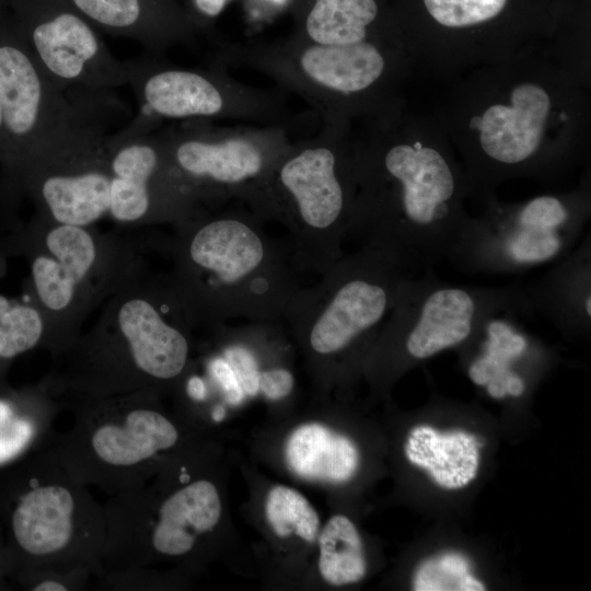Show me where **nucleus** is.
<instances>
[{
    "instance_id": "1",
    "label": "nucleus",
    "mask_w": 591,
    "mask_h": 591,
    "mask_svg": "<svg viewBox=\"0 0 591 591\" xmlns=\"http://www.w3.org/2000/svg\"><path fill=\"white\" fill-rule=\"evenodd\" d=\"M211 442L141 484L106 496L105 542L94 580L112 590L186 578L224 545L225 493Z\"/></svg>"
},
{
    "instance_id": "2",
    "label": "nucleus",
    "mask_w": 591,
    "mask_h": 591,
    "mask_svg": "<svg viewBox=\"0 0 591 591\" xmlns=\"http://www.w3.org/2000/svg\"><path fill=\"white\" fill-rule=\"evenodd\" d=\"M197 325L170 277H138L113 294L86 333L56 358L54 395L172 396L194 364Z\"/></svg>"
},
{
    "instance_id": "3",
    "label": "nucleus",
    "mask_w": 591,
    "mask_h": 591,
    "mask_svg": "<svg viewBox=\"0 0 591 591\" xmlns=\"http://www.w3.org/2000/svg\"><path fill=\"white\" fill-rule=\"evenodd\" d=\"M175 225L170 278L197 327L282 322L304 286L286 237L239 216L195 212Z\"/></svg>"
},
{
    "instance_id": "4",
    "label": "nucleus",
    "mask_w": 591,
    "mask_h": 591,
    "mask_svg": "<svg viewBox=\"0 0 591 591\" xmlns=\"http://www.w3.org/2000/svg\"><path fill=\"white\" fill-rule=\"evenodd\" d=\"M56 396L60 409L44 445L74 482L105 496L212 442L207 429L169 409L157 393Z\"/></svg>"
},
{
    "instance_id": "5",
    "label": "nucleus",
    "mask_w": 591,
    "mask_h": 591,
    "mask_svg": "<svg viewBox=\"0 0 591 591\" xmlns=\"http://www.w3.org/2000/svg\"><path fill=\"white\" fill-rule=\"evenodd\" d=\"M407 275L361 245L292 298L282 322L318 396L341 385L367 359Z\"/></svg>"
},
{
    "instance_id": "6",
    "label": "nucleus",
    "mask_w": 591,
    "mask_h": 591,
    "mask_svg": "<svg viewBox=\"0 0 591 591\" xmlns=\"http://www.w3.org/2000/svg\"><path fill=\"white\" fill-rule=\"evenodd\" d=\"M391 188L370 187L352 207L348 236L412 275L447 260L470 219L443 154L420 143L392 147L382 160Z\"/></svg>"
},
{
    "instance_id": "7",
    "label": "nucleus",
    "mask_w": 591,
    "mask_h": 591,
    "mask_svg": "<svg viewBox=\"0 0 591 591\" xmlns=\"http://www.w3.org/2000/svg\"><path fill=\"white\" fill-rule=\"evenodd\" d=\"M141 276L127 243L92 227L53 222L42 216L31 258L34 305L44 325V347L54 357L81 333L86 315Z\"/></svg>"
},
{
    "instance_id": "8",
    "label": "nucleus",
    "mask_w": 591,
    "mask_h": 591,
    "mask_svg": "<svg viewBox=\"0 0 591 591\" xmlns=\"http://www.w3.org/2000/svg\"><path fill=\"white\" fill-rule=\"evenodd\" d=\"M9 528L31 571H85L94 579L100 570L106 534L103 505L45 445L32 453Z\"/></svg>"
},
{
    "instance_id": "9",
    "label": "nucleus",
    "mask_w": 591,
    "mask_h": 591,
    "mask_svg": "<svg viewBox=\"0 0 591 591\" xmlns=\"http://www.w3.org/2000/svg\"><path fill=\"white\" fill-rule=\"evenodd\" d=\"M530 310L523 288L453 285L432 269L407 275L366 362L375 378L397 362L418 361L463 346L489 316Z\"/></svg>"
},
{
    "instance_id": "10",
    "label": "nucleus",
    "mask_w": 591,
    "mask_h": 591,
    "mask_svg": "<svg viewBox=\"0 0 591 591\" xmlns=\"http://www.w3.org/2000/svg\"><path fill=\"white\" fill-rule=\"evenodd\" d=\"M580 197L544 195L468 219L448 260L468 274H515L556 263L578 244L588 219Z\"/></svg>"
},
{
    "instance_id": "11",
    "label": "nucleus",
    "mask_w": 591,
    "mask_h": 591,
    "mask_svg": "<svg viewBox=\"0 0 591 591\" xmlns=\"http://www.w3.org/2000/svg\"><path fill=\"white\" fill-rule=\"evenodd\" d=\"M101 96H68L56 89L32 56L14 23L0 16V102L12 174L46 147L96 124Z\"/></svg>"
},
{
    "instance_id": "12",
    "label": "nucleus",
    "mask_w": 591,
    "mask_h": 591,
    "mask_svg": "<svg viewBox=\"0 0 591 591\" xmlns=\"http://www.w3.org/2000/svg\"><path fill=\"white\" fill-rule=\"evenodd\" d=\"M277 181L290 205L277 215L303 274L322 275L344 256L352 206L327 148L305 149L285 161Z\"/></svg>"
},
{
    "instance_id": "13",
    "label": "nucleus",
    "mask_w": 591,
    "mask_h": 591,
    "mask_svg": "<svg viewBox=\"0 0 591 591\" xmlns=\"http://www.w3.org/2000/svg\"><path fill=\"white\" fill-rule=\"evenodd\" d=\"M102 125L81 128L46 147L15 175L56 223L92 227L109 209L111 173Z\"/></svg>"
},
{
    "instance_id": "14",
    "label": "nucleus",
    "mask_w": 591,
    "mask_h": 591,
    "mask_svg": "<svg viewBox=\"0 0 591 591\" xmlns=\"http://www.w3.org/2000/svg\"><path fill=\"white\" fill-rule=\"evenodd\" d=\"M13 23L39 68L66 95H103L128 84V63L118 60L77 13L20 15Z\"/></svg>"
},
{
    "instance_id": "15",
    "label": "nucleus",
    "mask_w": 591,
    "mask_h": 591,
    "mask_svg": "<svg viewBox=\"0 0 591 591\" xmlns=\"http://www.w3.org/2000/svg\"><path fill=\"white\" fill-rule=\"evenodd\" d=\"M111 173L108 216L119 224H174L196 211L192 197L157 144L135 125L107 138Z\"/></svg>"
},
{
    "instance_id": "16",
    "label": "nucleus",
    "mask_w": 591,
    "mask_h": 591,
    "mask_svg": "<svg viewBox=\"0 0 591 591\" xmlns=\"http://www.w3.org/2000/svg\"><path fill=\"white\" fill-rule=\"evenodd\" d=\"M281 323L222 325L211 331L212 354L230 368L245 397L285 403L293 394L292 340Z\"/></svg>"
},
{
    "instance_id": "17",
    "label": "nucleus",
    "mask_w": 591,
    "mask_h": 591,
    "mask_svg": "<svg viewBox=\"0 0 591 591\" xmlns=\"http://www.w3.org/2000/svg\"><path fill=\"white\" fill-rule=\"evenodd\" d=\"M275 445V459L290 477L323 489L348 483L360 467L357 444L324 419V409L290 421Z\"/></svg>"
},
{
    "instance_id": "18",
    "label": "nucleus",
    "mask_w": 591,
    "mask_h": 591,
    "mask_svg": "<svg viewBox=\"0 0 591 591\" xmlns=\"http://www.w3.org/2000/svg\"><path fill=\"white\" fill-rule=\"evenodd\" d=\"M530 310L538 312L566 336L590 333L591 234L584 233L564 258L523 288Z\"/></svg>"
},
{
    "instance_id": "19",
    "label": "nucleus",
    "mask_w": 591,
    "mask_h": 591,
    "mask_svg": "<svg viewBox=\"0 0 591 591\" xmlns=\"http://www.w3.org/2000/svg\"><path fill=\"white\" fill-rule=\"evenodd\" d=\"M551 109L546 91L522 83L511 93V105L488 107L479 119V143L490 161L505 166L528 162L537 152Z\"/></svg>"
},
{
    "instance_id": "20",
    "label": "nucleus",
    "mask_w": 591,
    "mask_h": 591,
    "mask_svg": "<svg viewBox=\"0 0 591 591\" xmlns=\"http://www.w3.org/2000/svg\"><path fill=\"white\" fill-rule=\"evenodd\" d=\"M256 514L263 534L283 565L303 566L313 556L323 522L300 490L286 484H269L260 491Z\"/></svg>"
},
{
    "instance_id": "21",
    "label": "nucleus",
    "mask_w": 591,
    "mask_h": 591,
    "mask_svg": "<svg viewBox=\"0 0 591 591\" xmlns=\"http://www.w3.org/2000/svg\"><path fill=\"white\" fill-rule=\"evenodd\" d=\"M127 63L128 84L152 113L185 118L210 116L222 109L219 90L201 74L173 69L148 72L137 61Z\"/></svg>"
},
{
    "instance_id": "22",
    "label": "nucleus",
    "mask_w": 591,
    "mask_h": 591,
    "mask_svg": "<svg viewBox=\"0 0 591 591\" xmlns=\"http://www.w3.org/2000/svg\"><path fill=\"white\" fill-rule=\"evenodd\" d=\"M170 164L182 182L239 185L264 170L262 152L242 139L209 142L200 139L181 141L170 153Z\"/></svg>"
},
{
    "instance_id": "23",
    "label": "nucleus",
    "mask_w": 591,
    "mask_h": 591,
    "mask_svg": "<svg viewBox=\"0 0 591 591\" xmlns=\"http://www.w3.org/2000/svg\"><path fill=\"white\" fill-rule=\"evenodd\" d=\"M305 73L320 84L344 93L371 85L384 69V59L371 44L316 45L301 58Z\"/></svg>"
},
{
    "instance_id": "24",
    "label": "nucleus",
    "mask_w": 591,
    "mask_h": 591,
    "mask_svg": "<svg viewBox=\"0 0 591 591\" xmlns=\"http://www.w3.org/2000/svg\"><path fill=\"white\" fill-rule=\"evenodd\" d=\"M59 409L58 397L45 385L26 406L0 397V467L42 448L53 431Z\"/></svg>"
},
{
    "instance_id": "25",
    "label": "nucleus",
    "mask_w": 591,
    "mask_h": 591,
    "mask_svg": "<svg viewBox=\"0 0 591 591\" xmlns=\"http://www.w3.org/2000/svg\"><path fill=\"white\" fill-rule=\"evenodd\" d=\"M313 563L320 580L332 587L357 583L367 573L362 541L345 514L331 515L318 532Z\"/></svg>"
},
{
    "instance_id": "26",
    "label": "nucleus",
    "mask_w": 591,
    "mask_h": 591,
    "mask_svg": "<svg viewBox=\"0 0 591 591\" xmlns=\"http://www.w3.org/2000/svg\"><path fill=\"white\" fill-rule=\"evenodd\" d=\"M374 0H317L308 20L310 37L321 45L361 42L366 27L375 19Z\"/></svg>"
},
{
    "instance_id": "27",
    "label": "nucleus",
    "mask_w": 591,
    "mask_h": 591,
    "mask_svg": "<svg viewBox=\"0 0 591 591\" xmlns=\"http://www.w3.org/2000/svg\"><path fill=\"white\" fill-rule=\"evenodd\" d=\"M45 325L34 304L0 296V359H11L44 346Z\"/></svg>"
},
{
    "instance_id": "28",
    "label": "nucleus",
    "mask_w": 591,
    "mask_h": 591,
    "mask_svg": "<svg viewBox=\"0 0 591 591\" xmlns=\"http://www.w3.org/2000/svg\"><path fill=\"white\" fill-rule=\"evenodd\" d=\"M88 19L102 27L143 38L140 23L143 18L141 0H70Z\"/></svg>"
},
{
    "instance_id": "29",
    "label": "nucleus",
    "mask_w": 591,
    "mask_h": 591,
    "mask_svg": "<svg viewBox=\"0 0 591 591\" xmlns=\"http://www.w3.org/2000/svg\"><path fill=\"white\" fill-rule=\"evenodd\" d=\"M507 0H424L428 13L441 25L464 27L497 16Z\"/></svg>"
},
{
    "instance_id": "30",
    "label": "nucleus",
    "mask_w": 591,
    "mask_h": 591,
    "mask_svg": "<svg viewBox=\"0 0 591 591\" xmlns=\"http://www.w3.org/2000/svg\"><path fill=\"white\" fill-rule=\"evenodd\" d=\"M197 8L208 14V15H217L221 12L223 9L227 0H195Z\"/></svg>"
},
{
    "instance_id": "31",
    "label": "nucleus",
    "mask_w": 591,
    "mask_h": 591,
    "mask_svg": "<svg viewBox=\"0 0 591 591\" xmlns=\"http://www.w3.org/2000/svg\"><path fill=\"white\" fill-rule=\"evenodd\" d=\"M0 162L3 163V165L7 162V136H5V129H4L1 102H0Z\"/></svg>"
},
{
    "instance_id": "32",
    "label": "nucleus",
    "mask_w": 591,
    "mask_h": 591,
    "mask_svg": "<svg viewBox=\"0 0 591 591\" xmlns=\"http://www.w3.org/2000/svg\"><path fill=\"white\" fill-rule=\"evenodd\" d=\"M462 580L464 583L471 586V587H474L476 589V591H484L485 590V586L479 582L477 579H475L472 575L468 573H465L463 577H462Z\"/></svg>"
},
{
    "instance_id": "33",
    "label": "nucleus",
    "mask_w": 591,
    "mask_h": 591,
    "mask_svg": "<svg viewBox=\"0 0 591 591\" xmlns=\"http://www.w3.org/2000/svg\"><path fill=\"white\" fill-rule=\"evenodd\" d=\"M419 444L420 442L410 436L407 440L406 448L409 449L412 452L417 453L419 450Z\"/></svg>"
},
{
    "instance_id": "34",
    "label": "nucleus",
    "mask_w": 591,
    "mask_h": 591,
    "mask_svg": "<svg viewBox=\"0 0 591 591\" xmlns=\"http://www.w3.org/2000/svg\"><path fill=\"white\" fill-rule=\"evenodd\" d=\"M429 472H430L431 477L436 480V483L442 487L443 486V480L441 478L440 468L436 467L433 470H430Z\"/></svg>"
},
{
    "instance_id": "35",
    "label": "nucleus",
    "mask_w": 591,
    "mask_h": 591,
    "mask_svg": "<svg viewBox=\"0 0 591 591\" xmlns=\"http://www.w3.org/2000/svg\"><path fill=\"white\" fill-rule=\"evenodd\" d=\"M422 434L424 436H427V437H430V436H436L438 431H436L433 428L429 427V426H420L419 427Z\"/></svg>"
},
{
    "instance_id": "36",
    "label": "nucleus",
    "mask_w": 591,
    "mask_h": 591,
    "mask_svg": "<svg viewBox=\"0 0 591 591\" xmlns=\"http://www.w3.org/2000/svg\"><path fill=\"white\" fill-rule=\"evenodd\" d=\"M410 436L415 439H417L419 442H422L424 439H425V436L422 434L421 430L419 427L417 428H414V430L412 431Z\"/></svg>"
},
{
    "instance_id": "37",
    "label": "nucleus",
    "mask_w": 591,
    "mask_h": 591,
    "mask_svg": "<svg viewBox=\"0 0 591 591\" xmlns=\"http://www.w3.org/2000/svg\"><path fill=\"white\" fill-rule=\"evenodd\" d=\"M274 1L281 2V1H283V0H274Z\"/></svg>"
}]
</instances>
